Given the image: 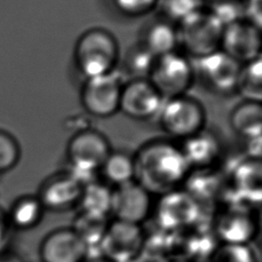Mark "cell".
Wrapping results in <instances>:
<instances>
[{"mask_svg":"<svg viewBox=\"0 0 262 262\" xmlns=\"http://www.w3.org/2000/svg\"><path fill=\"white\" fill-rule=\"evenodd\" d=\"M10 224L8 221L7 213L0 206V254L4 252L9 238Z\"/></svg>","mask_w":262,"mask_h":262,"instance_id":"f546056e","label":"cell"},{"mask_svg":"<svg viewBox=\"0 0 262 262\" xmlns=\"http://www.w3.org/2000/svg\"><path fill=\"white\" fill-rule=\"evenodd\" d=\"M113 190L104 183L92 181L83 186L79 205L83 213L93 217L106 218L112 211Z\"/></svg>","mask_w":262,"mask_h":262,"instance_id":"ffe728a7","label":"cell"},{"mask_svg":"<svg viewBox=\"0 0 262 262\" xmlns=\"http://www.w3.org/2000/svg\"><path fill=\"white\" fill-rule=\"evenodd\" d=\"M217 230L226 244L246 245L255 232L254 221L248 214L233 211L222 216Z\"/></svg>","mask_w":262,"mask_h":262,"instance_id":"d6986e66","label":"cell"},{"mask_svg":"<svg viewBox=\"0 0 262 262\" xmlns=\"http://www.w3.org/2000/svg\"><path fill=\"white\" fill-rule=\"evenodd\" d=\"M135 180L149 192H169L187 179L191 169L180 144L170 138L143 143L134 155Z\"/></svg>","mask_w":262,"mask_h":262,"instance_id":"6da1fadb","label":"cell"},{"mask_svg":"<svg viewBox=\"0 0 262 262\" xmlns=\"http://www.w3.org/2000/svg\"><path fill=\"white\" fill-rule=\"evenodd\" d=\"M213 262H255V256L247 245L226 244L215 253Z\"/></svg>","mask_w":262,"mask_h":262,"instance_id":"f1b7e54d","label":"cell"},{"mask_svg":"<svg viewBox=\"0 0 262 262\" xmlns=\"http://www.w3.org/2000/svg\"><path fill=\"white\" fill-rule=\"evenodd\" d=\"M160 0H112L115 9L127 17H141L158 7Z\"/></svg>","mask_w":262,"mask_h":262,"instance_id":"83f0119b","label":"cell"},{"mask_svg":"<svg viewBox=\"0 0 262 262\" xmlns=\"http://www.w3.org/2000/svg\"><path fill=\"white\" fill-rule=\"evenodd\" d=\"M44 211L37 195H24L13 203L7 217L10 226L28 230L40 223Z\"/></svg>","mask_w":262,"mask_h":262,"instance_id":"44dd1931","label":"cell"},{"mask_svg":"<svg viewBox=\"0 0 262 262\" xmlns=\"http://www.w3.org/2000/svg\"><path fill=\"white\" fill-rule=\"evenodd\" d=\"M165 99L147 78L125 80L119 112L135 121L158 117Z\"/></svg>","mask_w":262,"mask_h":262,"instance_id":"9c48e42d","label":"cell"},{"mask_svg":"<svg viewBox=\"0 0 262 262\" xmlns=\"http://www.w3.org/2000/svg\"><path fill=\"white\" fill-rule=\"evenodd\" d=\"M179 144L190 169L209 168L218 160L221 154L219 138L206 128L180 141Z\"/></svg>","mask_w":262,"mask_h":262,"instance_id":"2e32d148","label":"cell"},{"mask_svg":"<svg viewBox=\"0 0 262 262\" xmlns=\"http://www.w3.org/2000/svg\"><path fill=\"white\" fill-rule=\"evenodd\" d=\"M242 66L220 49L193 62L195 79L206 90L220 96L236 94Z\"/></svg>","mask_w":262,"mask_h":262,"instance_id":"ba28073f","label":"cell"},{"mask_svg":"<svg viewBox=\"0 0 262 262\" xmlns=\"http://www.w3.org/2000/svg\"><path fill=\"white\" fill-rule=\"evenodd\" d=\"M0 262H21V261L16 256L4 254L3 252L0 254Z\"/></svg>","mask_w":262,"mask_h":262,"instance_id":"4dcf8cb0","label":"cell"},{"mask_svg":"<svg viewBox=\"0 0 262 262\" xmlns=\"http://www.w3.org/2000/svg\"><path fill=\"white\" fill-rule=\"evenodd\" d=\"M156 56L151 54L142 43L137 41L130 46L123 57V71L129 79L147 78Z\"/></svg>","mask_w":262,"mask_h":262,"instance_id":"603a6c76","label":"cell"},{"mask_svg":"<svg viewBox=\"0 0 262 262\" xmlns=\"http://www.w3.org/2000/svg\"><path fill=\"white\" fill-rule=\"evenodd\" d=\"M231 130L245 141L261 138L262 105L261 101L243 99L229 114Z\"/></svg>","mask_w":262,"mask_h":262,"instance_id":"ac0fdd59","label":"cell"},{"mask_svg":"<svg viewBox=\"0 0 262 262\" xmlns=\"http://www.w3.org/2000/svg\"><path fill=\"white\" fill-rule=\"evenodd\" d=\"M142 243L143 235L139 225L116 220L107 225L101 251L104 252L105 258L114 262H123L136 255Z\"/></svg>","mask_w":262,"mask_h":262,"instance_id":"5bb4252c","label":"cell"},{"mask_svg":"<svg viewBox=\"0 0 262 262\" xmlns=\"http://www.w3.org/2000/svg\"><path fill=\"white\" fill-rule=\"evenodd\" d=\"M196 204L193 196L185 191L166 192L158 207V217L164 227L176 228L193 222L196 218Z\"/></svg>","mask_w":262,"mask_h":262,"instance_id":"9a60e30c","label":"cell"},{"mask_svg":"<svg viewBox=\"0 0 262 262\" xmlns=\"http://www.w3.org/2000/svg\"><path fill=\"white\" fill-rule=\"evenodd\" d=\"M147 79L164 99L186 94L195 80L193 62L177 49L156 57Z\"/></svg>","mask_w":262,"mask_h":262,"instance_id":"8992f818","label":"cell"},{"mask_svg":"<svg viewBox=\"0 0 262 262\" xmlns=\"http://www.w3.org/2000/svg\"><path fill=\"white\" fill-rule=\"evenodd\" d=\"M120 59L119 42L114 34L104 28H90L76 40L73 60L84 79L116 71Z\"/></svg>","mask_w":262,"mask_h":262,"instance_id":"7a4b0ae2","label":"cell"},{"mask_svg":"<svg viewBox=\"0 0 262 262\" xmlns=\"http://www.w3.org/2000/svg\"><path fill=\"white\" fill-rule=\"evenodd\" d=\"M151 209L150 192L136 180L116 186L112 196V211L117 220L139 225Z\"/></svg>","mask_w":262,"mask_h":262,"instance_id":"8fae6325","label":"cell"},{"mask_svg":"<svg viewBox=\"0 0 262 262\" xmlns=\"http://www.w3.org/2000/svg\"><path fill=\"white\" fill-rule=\"evenodd\" d=\"M236 94L243 99L261 101L262 98V63L261 57L242 66Z\"/></svg>","mask_w":262,"mask_h":262,"instance_id":"cb8c5ba5","label":"cell"},{"mask_svg":"<svg viewBox=\"0 0 262 262\" xmlns=\"http://www.w3.org/2000/svg\"><path fill=\"white\" fill-rule=\"evenodd\" d=\"M87 262H114V261H112L105 257H94Z\"/></svg>","mask_w":262,"mask_h":262,"instance_id":"1f68e13d","label":"cell"},{"mask_svg":"<svg viewBox=\"0 0 262 262\" xmlns=\"http://www.w3.org/2000/svg\"><path fill=\"white\" fill-rule=\"evenodd\" d=\"M99 171L106 181L116 186L135 180L134 155L124 150H112Z\"/></svg>","mask_w":262,"mask_h":262,"instance_id":"7402d4cb","label":"cell"},{"mask_svg":"<svg viewBox=\"0 0 262 262\" xmlns=\"http://www.w3.org/2000/svg\"><path fill=\"white\" fill-rule=\"evenodd\" d=\"M20 158L17 140L8 132L0 129V173L11 170Z\"/></svg>","mask_w":262,"mask_h":262,"instance_id":"4316f807","label":"cell"},{"mask_svg":"<svg viewBox=\"0 0 262 262\" xmlns=\"http://www.w3.org/2000/svg\"><path fill=\"white\" fill-rule=\"evenodd\" d=\"M138 41L156 57L170 53L179 47L177 26L162 16L158 17L142 29Z\"/></svg>","mask_w":262,"mask_h":262,"instance_id":"e0dca14e","label":"cell"},{"mask_svg":"<svg viewBox=\"0 0 262 262\" xmlns=\"http://www.w3.org/2000/svg\"><path fill=\"white\" fill-rule=\"evenodd\" d=\"M82 189V184L66 170L44 180L37 196L44 210L63 212L79 205Z\"/></svg>","mask_w":262,"mask_h":262,"instance_id":"7c38bea8","label":"cell"},{"mask_svg":"<svg viewBox=\"0 0 262 262\" xmlns=\"http://www.w3.org/2000/svg\"><path fill=\"white\" fill-rule=\"evenodd\" d=\"M125 80L116 71L84 79L80 88V102L91 117L105 119L119 112L122 88Z\"/></svg>","mask_w":262,"mask_h":262,"instance_id":"52a82bcc","label":"cell"},{"mask_svg":"<svg viewBox=\"0 0 262 262\" xmlns=\"http://www.w3.org/2000/svg\"><path fill=\"white\" fill-rule=\"evenodd\" d=\"M176 26L178 45L189 58L198 59L220 49L224 25L207 6Z\"/></svg>","mask_w":262,"mask_h":262,"instance_id":"277c9868","label":"cell"},{"mask_svg":"<svg viewBox=\"0 0 262 262\" xmlns=\"http://www.w3.org/2000/svg\"><path fill=\"white\" fill-rule=\"evenodd\" d=\"M112 150L110 140L102 132L91 127L77 131L73 133L66 147L70 164L68 171L85 186L95 180V174Z\"/></svg>","mask_w":262,"mask_h":262,"instance_id":"3957f363","label":"cell"},{"mask_svg":"<svg viewBox=\"0 0 262 262\" xmlns=\"http://www.w3.org/2000/svg\"><path fill=\"white\" fill-rule=\"evenodd\" d=\"M260 27L247 18L224 26L220 50L244 64L261 57Z\"/></svg>","mask_w":262,"mask_h":262,"instance_id":"30bf717a","label":"cell"},{"mask_svg":"<svg viewBox=\"0 0 262 262\" xmlns=\"http://www.w3.org/2000/svg\"><path fill=\"white\" fill-rule=\"evenodd\" d=\"M158 120L170 139L182 141L206 128L207 115L203 103L186 93L165 99Z\"/></svg>","mask_w":262,"mask_h":262,"instance_id":"5b68a950","label":"cell"},{"mask_svg":"<svg viewBox=\"0 0 262 262\" xmlns=\"http://www.w3.org/2000/svg\"><path fill=\"white\" fill-rule=\"evenodd\" d=\"M164 18L178 24L185 17L205 7V0H160Z\"/></svg>","mask_w":262,"mask_h":262,"instance_id":"484cf974","label":"cell"},{"mask_svg":"<svg viewBox=\"0 0 262 262\" xmlns=\"http://www.w3.org/2000/svg\"><path fill=\"white\" fill-rule=\"evenodd\" d=\"M39 255L42 262H85L88 251L72 228H57L42 239Z\"/></svg>","mask_w":262,"mask_h":262,"instance_id":"4fadbf2b","label":"cell"},{"mask_svg":"<svg viewBox=\"0 0 262 262\" xmlns=\"http://www.w3.org/2000/svg\"><path fill=\"white\" fill-rule=\"evenodd\" d=\"M107 224L105 218L93 217L83 212L76 218L72 229L78 234L87 247V251L91 246L97 245L101 249V243L104 237Z\"/></svg>","mask_w":262,"mask_h":262,"instance_id":"d4e9b609","label":"cell"}]
</instances>
